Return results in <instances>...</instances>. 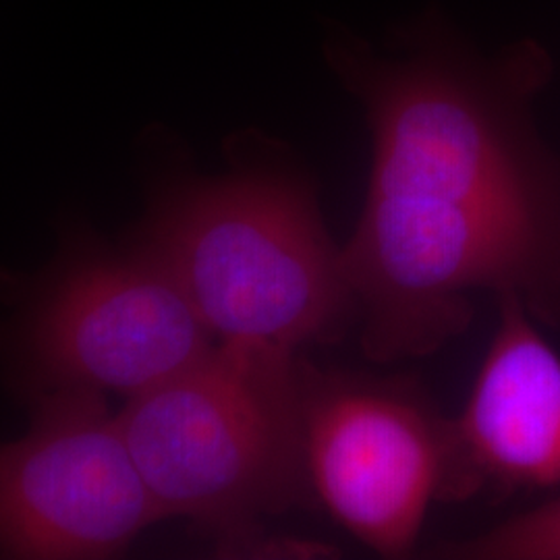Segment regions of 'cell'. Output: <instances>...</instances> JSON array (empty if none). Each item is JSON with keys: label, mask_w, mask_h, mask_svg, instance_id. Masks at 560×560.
<instances>
[{"label": "cell", "mask_w": 560, "mask_h": 560, "mask_svg": "<svg viewBox=\"0 0 560 560\" xmlns=\"http://www.w3.org/2000/svg\"><path fill=\"white\" fill-rule=\"evenodd\" d=\"M560 486V355L515 295L499 298V326L453 420L444 501Z\"/></svg>", "instance_id": "7"}, {"label": "cell", "mask_w": 560, "mask_h": 560, "mask_svg": "<svg viewBox=\"0 0 560 560\" xmlns=\"http://www.w3.org/2000/svg\"><path fill=\"white\" fill-rule=\"evenodd\" d=\"M301 395L314 497L381 557H409L428 506L444 501L453 420L402 381L322 372L305 361Z\"/></svg>", "instance_id": "5"}, {"label": "cell", "mask_w": 560, "mask_h": 560, "mask_svg": "<svg viewBox=\"0 0 560 560\" xmlns=\"http://www.w3.org/2000/svg\"><path fill=\"white\" fill-rule=\"evenodd\" d=\"M162 517L191 520L243 552L260 521L310 501L301 360L219 340L117 413Z\"/></svg>", "instance_id": "3"}, {"label": "cell", "mask_w": 560, "mask_h": 560, "mask_svg": "<svg viewBox=\"0 0 560 560\" xmlns=\"http://www.w3.org/2000/svg\"><path fill=\"white\" fill-rule=\"evenodd\" d=\"M179 284L129 241L115 247L73 229L27 284L9 337L15 393L34 400L65 388L136 397L214 347Z\"/></svg>", "instance_id": "4"}, {"label": "cell", "mask_w": 560, "mask_h": 560, "mask_svg": "<svg viewBox=\"0 0 560 560\" xmlns=\"http://www.w3.org/2000/svg\"><path fill=\"white\" fill-rule=\"evenodd\" d=\"M400 44L381 57L339 23L322 44L372 131L363 210L340 247L365 355L441 351L481 291L560 328V150L536 122L548 48L523 38L481 57L434 11Z\"/></svg>", "instance_id": "1"}, {"label": "cell", "mask_w": 560, "mask_h": 560, "mask_svg": "<svg viewBox=\"0 0 560 560\" xmlns=\"http://www.w3.org/2000/svg\"><path fill=\"white\" fill-rule=\"evenodd\" d=\"M30 402V430L0 442L2 557L110 559L164 520L104 393L65 388Z\"/></svg>", "instance_id": "6"}, {"label": "cell", "mask_w": 560, "mask_h": 560, "mask_svg": "<svg viewBox=\"0 0 560 560\" xmlns=\"http://www.w3.org/2000/svg\"><path fill=\"white\" fill-rule=\"evenodd\" d=\"M439 559L560 560V497L467 540L444 541Z\"/></svg>", "instance_id": "8"}, {"label": "cell", "mask_w": 560, "mask_h": 560, "mask_svg": "<svg viewBox=\"0 0 560 560\" xmlns=\"http://www.w3.org/2000/svg\"><path fill=\"white\" fill-rule=\"evenodd\" d=\"M129 243L179 284L214 339L298 353L358 320L316 187L282 152L166 187Z\"/></svg>", "instance_id": "2"}]
</instances>
